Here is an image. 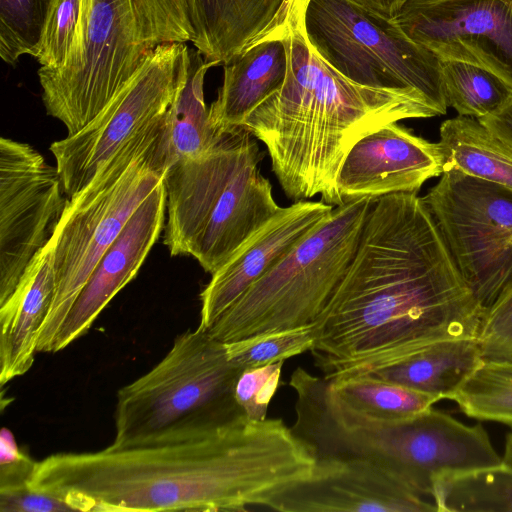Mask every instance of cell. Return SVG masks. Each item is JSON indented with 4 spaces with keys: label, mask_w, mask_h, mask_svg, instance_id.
<instances>
[{
    "label": "cell",
    "mask_w": 512,
    "mask_h": 512,
    "mask_svg": "<svg viewBox=\"0 0 512 512\" xmlns=\"http://www.w3.org/2000/svg\"><path fill=\"white\" fill-rule=\"evenodd\" d=\"M444 172V155L432 143L393 122L363 136L348 152L337 176L342 200L417 194Z\"/></svg>",
    "instance_id": "obj_15"
},
{
    "label": "cell",
    "mask_w": 512,
    "mask_h": 512,
    "mask_svg": "<svg viewBox=\"0 0 512 512\" xmlns=\"http://www.w3.org/2000/svg\"><path fill=\"white\" fill-rule=\"evenodd\" d=\"M450 399L471 418L512 428V361L483 359Z\"/></svg>",
    "instance_id": "obj_27"
},
{
    "label": "cell",
    "mask_w": 512,
    "mask_h": 512,
    "mask_svg": "<svg viewBox=\"0 0 512 512\" xmlns=\"http://www.w3.org/2000/svg\"><path fill=\"white\" fill-rule=\"evenodd\" d=\"M415 193L374 198L355 253L312 323L323 378L366 374L439 341L478 338L486 316Z\"/></svg>",
    "instance_id": "obj_1"
},
{
    "label": "cell",
    "mask_w": 512,
    "mask_h": 512,
    "mask_svg": "<svg viewBox=\"0 0 512 512\" xmlns=\"http://www.w3.org/2000/svg\"><path fill=\"white\" fill-rule=\"evenodd\" d=\"M312 324L224 343L230 362L241 370L261 367L304 353L312 348Z\"/></svg>",
    "instance_id": "obj_29"
},
{
    "label": "cell",
    "mask_w": 512,
    "mask_h": 512,
    "mask_svg": "<svg viewBox=\"0 0 512 512\" xmlns=\"http://www.w3.org/2000/svg\"><path fill=\"white\" fill-rule=\"evenodd\" d=\"M432 497L438 512H512V468L501 463L443 474Z\"/></svg>",
    "instance_id": "obj_25"
},
{
    "label": "cell",
    "mask_w": 512,
    "mask_h": 512,
    "mask_svg": "<svg viewBox=\"0 0 512 512\" xmlns=\"http://www.w3.org/2000/svg\"><path fill=\"white\" fill-rule=\"evenodd\" d=\"M286 0H185L192 42L204 58L225 65L265 32Z\"/></svg>",
    "instance_id": "obj_21"
},
{
    "label": "cell",
    "mask_w": 512,
    "mask_h": 512,
    "mask_svg": "<svg viewBox=\"0 0 512 512\" xmlns=\"http://www.w3.org/2000/svg\"><path fill=\"white\" fill-rule=\"evenodd\" d=\"M280 512H430L433 502L384 467L357 458H317L309 477L273 496Z\"/></svg>",
    "instance_id": "obj_14"
},
{
    "label": "cell",
    "mask_w": 512,
    "mask_h": 512,
    "mask_svg": "<svg viewBox=\"0 0 512 512\" xmlns=\"http://www.w3.org/2000/svg\"><path fill=\"white\" fill-rule=\"evenodd\" d=\"M448 107L460 116L482 118L512 102V86L478 65L440 60Z\"/></svg>",
    "instance_id": "obj_26"
},
{
    "label": "cell",
    "mask_w": 512,
    "mask_h": 512,
    "mask_svg": "<svg viewBox=\"0 0 512 512\" xmlns=\"http://www.w3.org/2000/svg\"><path fill=\"white\" fill-rule=\"evenodd\" d=\"M478 120L512 151V102Z\"/></svg>",
    "instance_id": "obj_35"
},
{
    "label": "cell",
    "mask_w": 512,
    "mask_h": 512,
    "mask_svg": "<svg viewBox=\"0 0 512 512\" xmlns=\"http://www.w3.org/2000/svg\"><path fill=\"white\" fill-rule=\"evenodd\" d=\"M388 19H393L405 0H350Z\"/></svg>",
    "instance_id": "obj_36"
},
{
    "label": "cell",
    "mask_w": 512,
    "mask_h": 512,
    "mask_svg": "<svg viewBox=\"0 0 512 512\" xmlns=\"http://www.w3.org/2000/svg\"><path fill=\"white\" fill-rule=\"evenodd\" d=\"M482 360L478 338L448 339L366 374L450 399Z\"/></svg>",
    "instance_id": "obj_22"
},
{
    "label": "cell",
    "mask_w": 512,
    "mask_h": 512,
    "mask_svg": "<svg viewBox=\"0 0 512 512\" xmlns=\"http://www.w3.org/2000/svg\"><path fill=\"white\" fill-rule=\"evenodd\" d=\"M223 66L222 86L209 107L210 122L220 133L242 126L248 115L284 83L288 55L276 25L272 23Z\"/></svg>",
    "instance_id": "obj_18"
},
{
    "label": "cell",
    "mask_w": 512,
    "mask_h": 512,
    "mask_svg": "<svg viewBox=\"0 0 512 512\" xmlns=\"http://www.w3.org/2000/svg\"><path fill=\"white\" fill-rule=\"evenodd\" d=\"M52 0H0V57L14 66L36 57Z\"/></svg>",
    "instance_id": "obj_28"
},
{
    "label": "cell",
    "mask_w": 512,
    "mask_h": 512,
    "mask_svg": "<svg viewBox=\"0 0 512 512\" xmlns=\"http://www.w3.org/2000/svg\"><path fill=\"white\" fill-rule=\"evenodd\" d=\"M1 512H64L76 509L61 496L29 483L0 489Z\"/></svg>",
    "instance_id": "obj_33"
},
{
    "label": "cell",
    "mask_w": 512,
    "mask_h": 512,
    "mask_svg": "<svg viewBox=\"0 0 512 512\" xmlns=\"http://www.w3.org/2000/svg\"><path fill=\"white\" fill-rule=\"evenodd\" d=\"M166 194L162 183L141 203L107 249L60 326L49 352L85 334L99 314L138 273L163 228Z\"/></svg>",
    "instance_id": "obj_17"
},
{
    "label": "cell",
    "mask_w": 512,
    "mask_h": 512,
    "mask_svg": "<svg viewBox=\"0 0 512 512\" xmlns=\"http://www.w3.org/2000/svg\"><path fill=\"white\" fill-rule=\"evenodd\" d=\"M307 2L286 0L274 20L287 49V75L242 126L267 148L289 199L320 195L335 207L344 203L337 176L356 142L384 125L438 114L418 92L359 85L332 68L306 35Z\"/></svg>",
    "instance_id": "obj_3"
},
{
    "label": "cell",
    "mask_w": 512,
    "mask_h": 512,
    "mask_svg": "<svg viewBox=\"0 0 512 512\" xmlns=\"http://www.w3.org/2000/svg\"><path fill=\"white\" fill-rule=\"evenodd\" d=\"M185 0H82L70 54L62 67L38 69L46 113L73 135L117 96L149 53L193 42Z\"/></svg>",
    "instance_id": "obj_5"
},
{
    "label": "cell",
    "mask_w": 512,
    "mask_h": 512,
    "mask_svg": "<svg viewBox=\"0 0 512 512\" xmlns=\"http://www.w3.org/2000/svg\"><path fill=\"white\" fill-rule=\"evenodd\" d=\"M189 67L161 124L150 165L160 175L181 160L209 151L221 138L209 119L204 100V80L216 62L207 61L196 49L189 48Z\"/></svg>",
    "instance_id": "obj_20"
},
{
    "label": "cell",
    "mask_w": 512,
    "mask_h": 512,
    "mask_svg": "<svg viewBox=\"0 0 512 512\" xmlns=\"http://www.w3.org/2000/svg\"><path fill=\"white\" fill-rule=\"evenodd\" d=\"M241 371L208 331L183 332L151 370L118 391L110 446L194 441L246 418L234 393Z\"/></svg>",
    "instance_id": "obj_6"
},
{
    "label": "cell",
    "mask_w": 512,
    "mask_h": 512,
    "mask_svg": "<svg viewBox=\"0 0 512 512\" xmlns=\"http://www.w3.org/2000/svg\"><path fill=\"white\" fill-rule=\"evenodd\" d=\"M478 340L483 359L512 361V287L487 311Z\"/></svg>",
    "instance_id": "obj_32"
},
{
    "label": "cell",
    "mask_w": 512,
    "mask_h": 512,
    "mask_svg": "<svg viewBox=\"0 0 512 512\" xmlns=\"http://www.w3.org/2000/svg\"><path fill=\"white\" fill-rule=\"evenodd\" d=\"M82 0H52L46 17L38 53L44 70H55L67 60L80 20Z\"/></svg>",
    "instance_id": "obj_30"
},
{
    "label": "cell",
    "mask_w": 512,
    "mask_h": 512,
    "mask_svg": "<svg viewBox=\"0 0 512 512\" xmlns=\"http://www.w3.org/2000/svg\"><path fill=\"white\" fill-rule=\"evenodd\" d=\"M327 394L336 405L366 418L395 421L410 418L439 401L435 396L367 374L327 380Z\"/></svg>",
    "instance_id": "obj_24"
},
{
    "label": "cell",
    "mask_w": 512,
    "mask_h": 512,
    "mask_svg": "<svg viewBox=\"0 0 512 512\" xmlns=\"http://www.w3.org/2000/svg\"><path fill=\"white\" fill-rule=\"evenodd\" d=\"M36 461L20 448L10 429L0 432V489L29 483Z\"/></svg>",
    "instance_id": "obj_34"
},
{
    "label": "cell",
    "mask_w": 512,
    "mask_h": 512,
    "mask_svg": "<svg viewBox=\"0 0 512 512\" xmlns=\"http://www.w3.org/2000/svg\"><path fill=\"white\" fill-rule=\"evenodd\" d=\"M421 198L487 312L512 287V189L450 169Z\"/></svg>",
    "instance_id": "obj_10"
},
{
    "label": "cell",
    "mask_w": 512,
    "mask_h": 512,
    "mask_svg": "<svg viewBox=\"0 0 512 512\" xmlns=\"http://www.w3.org/2000/svg\"><path fill=\"white\" fill-rule=\"evenodd\" d=\"M186 43H165L149 53L117 96L87 126L50 146L68 198L134 138L164 117L186 78Z\"/></svg>",
    "instance_id": "obj_11"
},
{
    "label": "cell",
    "mask_w": 512,
    "mask_h": 512,
    "mask_svg": "<svg viewBox=\"0 0 512 512\" xmlns=\"http://www.w3.org/2000/svg\"><path fill=\"white\" fill-rule=\"evenodd\" d=\"M392 20L440 60L478 65L512 86V0H405Z\"/></svg>",
    "instance_id": "obj_13"
},
{
    "label": "cell",
    "mask_w": 512,
    "mask_h": 512,
    "mask_svg": "<svg viewBox=\"0 0 512 512\" xmlns=\"http://www.w3.org/2000/svg\"><path fill=\"white\" fill-rule=\"evenodd\" d=\"M333 209V205L322 200H300L281 207L212 274L200 295L198 327L207 331L254 283L323 223Z\"/></svg>",
    "instance_id": "obj_16"
},
{
    "label": "cell",
    "mask_w": 512,
    "mask_h": 512,
    "mask_svg": "<svg viewBox=\"0 0 512 512\" xmlns=\"http://www.w3.org/2000/svg\"><path fill=\"white\" fill-rule=\"evenodd\" d=\"M438 143L444 171L458 170L512 189V151L478 119L458 115L444 121Z\"/></svg>",
    "instance_id": "obj_23"
},
{
    "label": "cell",
    "mask_w": 512,
    "mask_h": 512,
    "mask_svg": "<svg viewBox=\"0 0 512 512\" xmlns=\"http://www.w3.org/2000/svg\"><path fill=\"white\" fill-rule=\"evenodd\" d=\"M316 458L281 419L243 418L194 441L63 452L29 484L76 511H247L310 476Z\"/></svg>",
    "instance_id": "obj_2"
},
{
    "label": "cell",
    "mask_w": 512,
    "mask_h": 512,
    "mask_svg": "<svg viewBox=\"0 0 512 512\" xmlns=\"http://www.w3.org/2000/svg\"><path fill=\"white\" fill-rule=\"evenodd\" d=\"M284 361L245 369L235 384V398L246 419L262 421L267 418L268 407L279 386Z\"/></svg>",
    "instance_id": "obj_31"
},
{
    "label": "cell",
    "mask_w": 512,
    "mask_h": 512,
    "mask_svg": "<svg viewBox=\"0 0 512 512\" xmlns=\"http://www.w3.org/2000/svg\"><path fill=\"white\" fill-rule=\"evenodd\" d=\"M54 237L34 258L10 297L0 305V383L29 371L40 330L55 293Z\"/></svg>",
    "instance_id": "obj_19"
},
{
    "label": "cell",
    "mask_w": 512,
    "mask_h": 512,
    "mask_svg": "<svg viewBox=\"0 0 512 512\" xmlns=\"http://www.w3.org/2000/svg\"><path fill=\"white\" fill-rule=\"evenodd\" d=\"M254 138L243 126L227 130L209 151L165 172L163 242L172 256H192L212 275L280 210Z\"/></svg>",
    "instance_id": "obj_4"
},
{
    "label": "cell",
    "mask_w": 512,
    "mask_h": 512,
    "mask_svg": "<svg viewBox=\"0 0 512 512\" xmlns=\"http://www.w3.org/2000/svg\"><path fill=\"white\" fill-rule=\"evenodd\" d=\"M306 35L337 72L359 85L420 93L444 115L440 59L392 20L350 0H308Z\"/></svg>",
    "instance_id": "obj_9"
},
{
    "label": "cell",
    "mask_w": 512,
    "mask_h": 512,
    "mask_svg": "<svg viewBox=\"0 0 512 512\" xmlns=\"http://www.w3.org/2000/svg\"><path fill=\"white\" fill-rule=\"evenodd\" d=\"M164 118V117H163ZM162 120L134 138L68 202L54 235L55 293L37 352L51 344L81 289L141 203L163 181L150 160Z\"/></svg>",
    "instance_id": "obj_8"
},
{
    "label": "cell",
    "mask_w": 512,
    "mask_h": 512,
    "mask_svg": "<svg viewBox=\"0 0 512 512\" xmlns=\"http://www.w3.org/2000/svg\"><path fill=\"white\" fill-rule=\"evenodd\" d=\"M374 198L335 206L330 216L254 283L207 330L231 343L311 325L347 269Z\"/></svg>",
    "instance_id": "obj_7"
},
{
    "label": "cell",
    "mask_w": 512,
    "mask_h": 512,
    "mask_svg": "<svg viewBox=\"0 0 512 512\" xmlns=\"http://www.w3.org/2000/svg\"><path fill=\"white\" fill-rule=\"evenodd\" d=\"M502 463L512 468V433L509 434L506 438L505 452Z\"/></svg>",
    "instance_id": "obj_37"
},
{
    "label": "cell",
    "mask_w": 512,
    "mask_h": 512,
    "mask_svg": "<svg viewBox=\"0 0 512 512\" xmlns=\"http://www.w3.org/2000/svg\"><path fill=\"white\" fill-rule=\"evenodd\" d=\"M64 194L56 166L27 143L0 139V305L54 237Z\"/></svg>",
    "instance_id": "obj_12"
}]
</instances>
